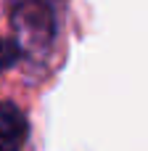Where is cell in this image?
Here are the masks:
<instances>
[{"label":"cell","instance_id":"1","mask_svg":"<svg viewBox=\"0 0 148 151\" xmlns=\"http://www.w3.org/2000/svg\"><path fill=\"white\" fill-rule=\"evenodd\" d=\"M13 45L26 58H45L61 32V0H11Z\"/></svg>","mask_w":148,"mask_h":151},{"label":"cell","instance_id":"2","mask_svg":"<svg viewBox=\"0 0 148 151\" xmlns=\"http://www.w3.org/2000/svg\"><path fill=\"white\" fill-rule=\"evenodd\" d=\"M29 138L26 114L13 101H0V151H21Z\"/></svg>","mask_w":148,"mask_h":151},{"label":"cell","instance_id":"3","mask_svg":"<svg viewBox=\"0 0 148 151\" xmlns=\"http://www.w3.org/2000/svg\"><path fill=\"white\" fill-rule=\"evenodd\" d=\"M19 58H21V53H19V48L13 45V40L0 37V74H3V72H8L11 66H16V64H19Z\"/></svg>","mask_w":148,"mask_h":151}]
</instances>
